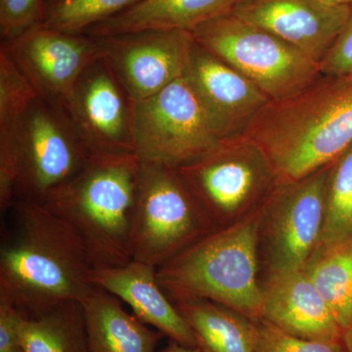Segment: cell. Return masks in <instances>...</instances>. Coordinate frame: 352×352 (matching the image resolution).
<instances>
[{
  "mask_svg": "<svg viewBox=\"0 0 352 352\" xmlns=\"http://www.w3.org/2000/svg\"><path fill=\"white\" fill-rule=\"evenodd\" d=\"M303 270L327 302L342 333L352 325V237L318 245Z\"/></svg>",
  "mask_w": 352,
  "mask_h": 352,
  "instance_id": "cell-21",
  "label": "cell"
},
{
  "mask_svg": "<svg viewBox=\"0 0 352 352\" xmlns=\"http://www.w3.org/2000/svg\"><path fill=\"white\" fill-rule=\"evenodd\" d=\"M136 102L100 57L76 82L68 113L91 155H135Z\"/></svg>",
  "mask_w": 352,
  "mask_h": 352,
  "instance_id": "cell-12",
  "label": "cell"
},
{
  "mask_svg": "<svg viewBox=\"0 0 352 352\" xmlns=\"http://www.w3.org/2000/svg\"><path fill=\"white\" fill-rule=\"evenodd\" d=\"M245 0H142L94 25L85 34L105 36L138 31H186L234 12Z\"/></svg>",
  "mask_w": 352,
  "mask_h": 352,
  "instance_id": "cell-18",
  "label": "cell"
},
{
  "mask_svg": "<svg viewBox=\"0 0 352 352\" xmlns=\"http://www.w3.org/2000/svg\"><path fill=\"white\" fill-rule=\"evenodd\" d=\"M191 34L270 101L296 94L321 74L319 65L295 46L233 13L208 21Z\"/></svg>",
  "mask_w": 352,
  "mask_h": 352,
  "instance_id": "cell-6",
  "label": "cell"
},
{
  "mask_svg": "<svg viewBox=\"0 0 352 352\" xmlns=\"http://www.w3.org/2000/svg\"><path fill=\"white\" fill-rule=\"evenodd\" d=\"M323 75L342 76L352 74V6L346 25L336 39L332 48L321 62Z\"/></svg>",
  "mask_w": 352,
  "mask_h": 352,
  "instance_id": "cell-28",
  "label": "cell"
},
{
  "mask_svg": "<svg viewBox=\"0 0 352 352\" xmlns=\"http://www.w3.org/2000/svg\"><path fill=\"white\" fill-rule=\"evenodd\" d=\"M222 138L242 135L254 118L270 101L232 67L197 43L184 73Z\"/></svg>",
  "mask_w": 352,
  "mask_h": 352,
  "instance_id": "cell-15",
  "label": "cell"
},
{
  "mask_svg": "<svg viewBox=\"0 0 352 352\" xmlns=\"http://www.w3.org/2000/svg\"><path fill=\"white\" fill-rule=\"evenodd\" d=\"M352 237V144L331 164L320 244Z\"/></svg>",
  "mask_w": 352,
  "mask_h": 352,
  "instance_id": "cell-24",
  "label": "cell"
},
{
  "mask_svg": "<svg viewBox=\"0 0 352 352\" xmlns=\"http://www.w3.org/2000/svg\"><path fill=\"white\" fill-rule=\"evenodd\" d=\"M215 229L179 170L141 162L131 232L134 261L160 268Z\"/></svg>",
  "mask_w": 352,
  "mask_h": 352,
  "instance_id": "cell-5",
  "label": "cell"
},
{
  "mask_svg": "<svg viewBox=\"0 0 352 352\" xmlns=\"http://www.w3.org/2000/svg\"><path fill=\"white\" fill-rule=\"evenodd\" d=\"M91 156L69 113L38 97L18 133L15 201L45 205Z\"/></svg>",
  "mask_w": 352,
  "mask_h": 352,
  "instance_id": "cell-9",
  "label": "cell"
},
{
  "mask_svg": "<svg viewBox=\"0 0 352 352\" xmlns=\"http://www.w3.org/2000/svg\"><path fill=\"white\" fill-rule=\"evenodd\" d=\"M263 206L230 226L215 229L157 268V280L168 298H206L252 320L261 319L263 288L258 275Z\"/></svg>",
  "mask_w": 352,
  "mask_h": 352,
  "instance_id": "cell-4",
  "label": "cell"
},
{
  "mask_svg": "<svg viewBox=\"0 0 352 352\" xmlns=\"http://www.w3.org/2000/svg\"><path fill=\"white\" fill-rule=\"evenodd\" d=\"M44 0H0L1 45L41 27Z\"/></svg>",
  "mask_w": 352,
  "mask_h": 352,
  "instance_id": "cell-26",
  "label": "cell"
},
{
  "mask_svg": "<svg viewBox=\"0 0 352 352\" xmlns=\"http://www.w3.org/2000/svg\"><path fill=\"white\" fill-rule=\"evenodd\" d=\"M0 249V300L24 317L38 316L95 288L94 266L82 238L43 205L15 201Z\"/></svg>",
  "mask_w": 352,
  "mask_h": 352,
  "instance_id": "cell-1",
  "label": "cell"
},
{
  "mask_svg": "<svg viewBox=\"0 0 352 352\" xmlns=\"http://www.w3.org/2000/svg\"><path fill=\"white\" fill-rule=\"evenodd\" d=\"M23 315L14 305L0 300V352H23L21 324Z\"/></svg>",
  "mask_w": 352,
  "mask_h": 352,
  "instance_id": "cell-29",
  "label": "cell"
},
{
  "mask_svg": "<svg viewBox=\"0 0 352 352\" xmlns=\"http://www.w3.org/2000/svg\"><path fill=\"white\" fill-rule=\"evenodd\" d=\"M90 352H155L163 333L129 314L105 289L82 300Z\"/></svg>",
  "mask_w": 352,
  "mask_h": 352,
  "instance_id": "cell-19",
  "label": "cell"
},
{
  "mask_svg": "<svg viewBox=\"0 0 352 352\" xmlns=\"http://www.w3.org/2000/svg\"><path fill=\"white\" fill-rule=\"evenodd\" d=\"M323 3L330 4V6H351L352 0H318Z\"/></svg>",
  "mask_w": 352,
  "mask_h": 352,
  "instance_id": "cell-32",
  "label": "cell"
},
{
  "mask_svg": "<svg viewBox=\"0 0 352 352\" xmlns=\"http://www.w3.org/2000/svg\"><path fill=\"white\" fill-rule=\"evenodd\" d=\"M222 140L184 76L136 102L134 142L142 163L178 170L207 155Z\"/></svg>",
  "mask_w": 352,
  "mask_h": 352,
  "instance_id": "cell-8",
  "label": "cell"
},
{
  "mask_svg": "<svg viewBox=\"0 0 352 352\" xmlns=\"http://www.w3.org/2000/svg\"><path fill=\"white\" fill-rule=\"evenodd\" d=\"M256 352H346L342 342H319L296 337L258 319Z\"/></svg>",
  "mask_w": 352,
  "mask_h": 352,
  "instance_id": "cell-27",
  "label": "cell"
},
{
  "mask_svg": "<svg viewBox=\"0 0 352 352\" xmlns=\"http://www.w3.org/2000/svg\"><path fill=\"white\" fill-rule=\"evenodd\" d=\"M94 38L101 57L135 102L182 78L194 44L186 31L148 30Z\"/></svg>",
  "mask_w": 352,
  "mask_h": 352,
  "instance_id": "cell-11",
  "label": "cell"
},
{
  "mask_svg": "<svg viewBox=\"0 0 352 352\" xmlns=\"http://www.w3.org/2000/svg\"><path fill=\"white\" fill-rule=\"evenodd\" d=\"M142 0H44L41 27L85 34L94 25L124 12Z\"/></svg>",
  "mask_w": 352,
  "mask_h": 352,
  "instance_id": "cell-23",
  "label": "cell"
},
{
  "mask_svg": "<svg viewBox=\"0 0 352 352\" xmlns=\"http://www.w3.org/2000/svg\"><path fill=\"white\" fill-rule=\"evenodd\" d=\"M23 352H24V351H23Z\"/></svg>",
  "mask_w": 352,
  "mask_h": 352,
  "instance_id": "cell-33",
  "label": "cell"
},
{
  "mask_svg": "<svg viewBox=\"0 0 352 352\" xmlns=\"http://www.w3.org/2000/svg\"><path fill=\"white\" fill-rule=\"evenodd\" d=\"M342 344L346 347V352H352V325L342 333Z\"/></svg>",
  "mask_w": 352,
  "mask_h": 352,
  "instance_id": "cell-31",
  "label": "cell"
},
{
  "mask_svg": "<svg viewBox=\"0 0 352 352\" xmlns=\"http://www.w3.org/2000/svg\"><path fill=\"white\" fill-rule=\"evenodd\" d=\"M140 171L136 155H92L44 205L78 232L95 270L133 261L131 232Z\"/></svg>",
  "mask_w": 352,
  "mask_h": 352,
  "instance_id": "cell-3",
  "label": "cell"
},
{
  "mask_svg": "<svg viewBox=\"0 0 352 352\" xmlns=\"http://www.w3.org/2000/svg\"><path fill=\"white\" fill-rule=\"evenodd\" d=\"M157 270L133 259L124 265L95 270L94 281L98 288L127 303L146 325L182 346L197 347L195 336L162 288Z\"/></svg>",
  "mask_w": 352,
  "mask_h": 352,
  "instance_id": "cell-16",
  "label": "cell"
},
{
  "mask_svg": "<svg viewBox=\"0 0 352 352\" xmlns=\"http://www.w3.org/2000/svg\"><path fill=\"white\" fill-rule=\"evenodd\" d=\"M261 319L302 339L342 342V330L305 271L268 280Z\"/></svg>",
  "mask_w": 352,
  "mask_h": 352,
  "instance_id": "cell-17",
  "label": "cell"
},
{
  "mask_svg": "<svg viewBox=\"0 0 352 352\" xmlns=\"http://www.w3.org/2000/svg\"><path fill=\"white\" fill-rule=\"evenodd\" d=\"M351 9L318 0H245L233 14L295 46L320 66Z\"/></svg>",
  "mask_w": 352,
  "mask_h": 352,
  "instance_id": "cell-14",
  "label": "cell"
},
{
  "mask_svg": "<svg viewBox=\"0 0 352 352\" xmlns=\"http://www.w3.org/2000/svg\"><path fill=\"white\" fill-rule=\"evenodd\" d=\"M162 352H201L198 347H189L182 346L178 342L170 340V344L164 347Z\"/></svg>",
  "mask_w": 352,
  "mask_h": 352,
  "instance_id": "cell-30",
  "label": "cell"
},
{
  "mask_svg": "<svg viewBox=\"0 0 352 352\" xmlns=\"http://www.w3.org/2000/svg\"><path fill=\"white\" fill-rule=\"evenodd\" d=\"M330 166L278 182L264 201L259 242L270 280L302 270L320 244Z\"/></svg>",
  "mask_w": 352,
  "mask_h": 352,
  "instance_id": "cell-10",
  "label": "cell"
},
{
  "mask_svg": "<svg viewBox=\"0 0 352 352\" xmlns=\"http://www.w3.org/2000/svg\"><path fill=\"white\" fill-rule=\"evenodd\" d=\"M244 134L268 157L278 182L325 168L352 144V74H320L296 94L268 102Z\"/></svg>",
  "mask_w": 352,
  "mask_h": 352,
  "instance_id": "cell-2",
  "label": "cell"
},
{
  "mask_svg": "<svg viewBox=\"0 0 352 352\" xmlns=\"http://www.w3.org/2000/svg\"><path fill=\"white\" fill-rule=\"evenodd\" d=\"M201 352H256V320L206 298H170Z\"/></svg>",
  "mask_w": 352,
  "mask_h": 352,
  "instance_id": "cell-20",
  "label": "cell"
},
{
  "mask_svg": "<svg viewBox=\"0 0 352 352\" xmlns=\"http://www.w3.org/2000/svg\"><path fill=\"white\" fill-rule=\"evenodd\" d=\"M21 346L24 352H90L82 302H66L38 316H23Z\"/></svg>",
  "mask_w": 352,
  "mask_h": 352,
  "instance_id": "cell-22",
  "label": "cell"
},
{
  "mask_svg": "<svg viewBox=\"0 0 352 352\" xmlns=\"http://www.w3.org/2000/svg\"><path fill=\"white\" fill-rule=\"evenodd\" d=\"M10 54L38 98L68 112L78 78L101 57L98 41L39 27L12 43L0 45Z\"/></svg>",
  "mask_w": 352,
  "mask_h": 352,
  "instance_id": "cell-13",
  "label": "cell"
},
{
  "mask_svg": "<svg viewBox=\"0 0 352 352\" xmlns=\"http://www.w3.org/2000/svg\"><path fill=\"white\" fill-rule=\"evenodd\" d=\"M36 98L31 83L0 48V150L17 149L21 122Z\"/></svg>",
  "mask_w": 352,
  "mask_h": 352,
  "instance_id": "cell-25",
  "label": "cell"
},
{
  "mask_svg": "<svg viewBox=\"0 0 352 352\" xmlns=\"http://www.w3.org/2000/svg\"><path fill=\"white\" fill-rule=\"evenodd\" d=\"M178 170L217 228L258 210L278 184L270 160L245 134L224 139Z\"/></svg>",
  "mask_w": 352,
  "mask_h": 352,
  "instance_id": "cell-7",
  "label": "cell"
}]
</instances>
